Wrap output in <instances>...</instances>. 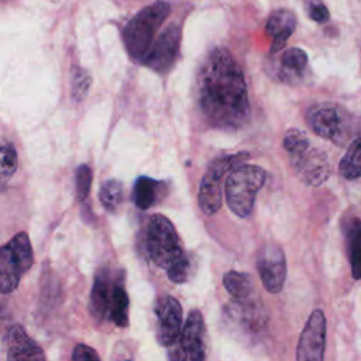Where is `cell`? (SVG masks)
Wrapping results in <instances>:
<instances>
[{"label":"cell","instance_id":"1","mask_svg":"<svg viewBox=\"0 0 361 361\" xmlns=\"http://www.w3.org/2000/svg\"><path fill=\"white\" fill-rule=\"evenodd\" d=\"M197 102L206 120L219 128H240L250 116L244 73L226 48H214L197 75Z\"/></svg>","mask_w":361,"mask_h":361},{"label":"cell","instance_id":"2","mask_svg":"<svg viewBox=\"0 0 361 361\" xmlns=\"http://www.w3.org/2000/svg\"><path fill=\"white\" fill-rule=\"evenodd\" d=\"M283 148L296 176L307 186L323 185L331 173L327 154L312 144L299 128H289L283 135Z\"/></svg>","mask_w":361,"mask_h":361},{"label":"cell","instance_id":"3","mask_svg":"<svg viewBox=\"0 0 361 361\" xmlns=\"http://www.w3.org/2000/svg\"><path fill=\"white\" fill-rule=\"evenodd\" d=\"M171 7L166 1H155L142 8L127 23L123 31V38L126 49L133 59L140 62L144 61Z\"/></svg>","mask_w":361,"mask_h":361},{"label":"cell","instance_id":"4","mask_svg":"<svg viewBox=\"0 0 361 361\" xmlns=\"http://www.w3.org/2000/svg\"><path fill=\"white\" fill-rule=\"evenodd\" d=\"M267 180V172L257 165L240 164L228 175L224 183L226 202L238 217H248L252 212L257 193Z\"/></svg>","mask_w":361,"mask_h":361},{"label":"cell","instance_id":"5","mask_svg":"<svg viewBox=\"0 0 361 361\" xmlns=\"http://www.w3.org/2000/svg\"><path fill=\"white\" fill-rule=\"evenodd\" d=\"M145 248L149 259L168 269L179 261L185 252L173 224L162 214H152L145 227Z\"/></svg>","mask_w":361,"mask_h":361},{"label":"cell","instance_id":"6","mask_svg":"<svg viewBox=\"0 0 361 361\" xmlns=\"http://www.w3.org/2000/svg\"><path fill=\"white\" fill-rule=\"evenodd\" d=\"M34 254L27 233L16 234L0 251V290L7 295L17 289L21 276L31 268Z\"/></svg>","mask_w":361,"mask_h":361},{"label":"cell","instance_id":"7","mask_svg":"<svg viewBox=\"0 0 361 361\" xmlns=\"http://www.w3.org/2000/svg\"><path fill=\"white\" fill-rule=\"evenodd\" d=\"M306 123L314 134L337 145H344L350 137V114L336 103L313 104L306 113Z\"/></svg>","mask_w":361,"mask_h":361},{"label":"cell","instance_id":"8","mask_svg":"<svg viewBox=\"0 0 361 361\" xmlns=\"http://www.w3.org/2000/svg\"><path fill=\"white\" fill-rule=\"evenodd\" d=\"M247 157L248 155L245 152L224 155L210 164L202 178L197 196L199 207L204 214L212 216L219 212L221 207V186L226 183L224 176L228 175L237 166V164Z\"/></svg>","mask_w":361,"mask_h":361},{"label":"cell","instance_id":"9","mask_svg":"<svg viewBox=\"0 0 361 361\" xmlns=\"http://www.w3.org/2000/svg\"><path fill=\"white\" fill-rule=\"evenodd\" d=\"M169 354L171 361H204V323L199 310H192L186 319L179 340Z\"/></svg>","mask_w":361,"mask_h":361},{"label":"cell","instance_id":"10","mask_svg":"<svg viewBox=\"0 0 361 361\" xmlns=\"http://www.w3.org/2000/svg\"><path fill=\"white\" fill-rule=\"evenodd\" d=\"M326 347V317L320 309L309 316L296 350V361H323Z\"/></svg>","mask_w":361,"mask_h":361},{"label":"cell","instance_id":"11","mask_svg":"<svg viewBox=\"0 0 361 361\" xmlns=\"http://www.w3.org/2000/svg\"><path fill=\"white\" fill-rule=\"evenodd\" d=\"M180 45V28L172 23L157 37L142 63L158 73H166L176 61Z\"/></svg>","mask_w":361,"mask_h":361},{"label":"cell","instance_id":"12","mask_svg":"<svg viewBox=\"0 0 361 361\" xmlns=\"http://www.w3.org/2000/svg\"><path fill=\"white\" fill-rule=\"evenodd\" d=\"M258 275L269 293H279L286 278V261L282 248L276 244L265 245L257 259Z\"/></svg>","mask_w":361,"mask_h":361},{"label":"cell","instance_id":"13","mask_svg":"<svg viewBox=\"0 0 361 361\" xmlns=\"http://www.w3.org/2000/svg\"><path fill=\"white\" fill-rule=\"evenodd\" d=\"M158 319V341L164 347L173 345L183 330L182 327V306L172 296H162L155 306Z\"/></svg>","mask_w":361,"mask_h":361},{"label":"cell","instance_id":"14","mask_svg":"<svg viewBox=\"0 0 361 361\" xmlns=\"http://www.w3.org/2000/svg\"><path fill=\"white\" fill-rule=\"evenodd\" d=\"M4 343L6 361H45L42 348L20 324H11L7 329Z\"/></svg>","mask_w":361,"mask_h":361},{"label":"cell","instance_id":"15","mask_svg":"<svg viewBox=\"0 0 361 361\" xmlns=\"http://www.w3.org/2000/svg\"><path fill=\"white\" fill-rule=\"evenodd\" d=\"M295 28H296V16L293 11L288 8H278L271 13L265 25V31L272 38L271 51L274 54L281 51L286 45Z\"/></svg>","mask_w":361,"mask_h":361},{"label":"cell","instance_id":"16","mask_svg":"<svg viewBox=\"0 0 361 361\" xmlns=\"http://www.w3.org/2000/svg\"><path fill=\"white\" fill-rule=\"evenodd\" d=\"M113 288H114V283H111L107 269L106 268L99 269L94 276V282L90 293V312L94 319L103 320L106 316H109Z\"/></svg>","mask_w":361,"mask_h":361},{"label":"cell","instance_id":"17","mask_svg":"<svg viewBox=\"0 0 361 361\" xmlns=\"http://www.w3.org/2000/svg\"><path fill=\"white\" fill-rule=\"evenodd\" d=\"M165 190L166 186L164 182L147 176H140L133 188V202L138 209L147 210L161 200V197L165 195Z\"/></svg>","mask_w":361,"mask_h":361},{"label":"cell","instance_id":"18","mask_svg":"<svg viewBox=\"0 0 361 361\" xmlns=\"http://www.w3.org/2000/svg\"><path fill=\"white\" fill-rule=\"evenodd\" d=\"M347 247L354 279H361V220L353 219L347 226Z\"/></svg>","mask_w":361,"mask_h":361},{"label":"cell","instance_id":"19","mask_svg":"<svg viewBox=\"0 0 361 361\" xmlns=\"http://www.w3.org/2000/svg\"><path fill=\"white\" fill-rule=\"evenodd\" d=\"M338 171L348 180L361 178V137L350 142L345 154L340 159Z\"/></svg>","mask_w":361,"mask_h":361},{"label":"cell","instance_id":"20","mask_svg":"<svg viewBox=\"0 0 361 361\" xmlns=\"http://www.w3.org/2000/svg\"><path fill=\"white\" fill-rule=\"evenodd\" d=\"M128 295L121 283H114L109 309L110 320L118 327L128 326Z\"/></svg>","mask_w":361,"mask_h":361},{"label":"cell","instance_id":"21","mask_svg":"<svg viewBox=\"0 0 361 361\" xmlns=\"http://www.w3.org/2000/svg\"><path fill=\"white\" fill-rule=\"evenodd\" d=\"M223 283H224L226 290L235 300L244 302L252 293V283L247 274H243L238 271H228L223 276Z\"/></svg>","mask_w":361,"mask_h":361},{"label":"cell","instance_id":"22","mask_svg":"<svg viewBox=\"0 0 361 361\" xmlns=\"http://www.w3.org/2000/svg\"><path fill=\"white\" fill-rule=\"evenodd\" d=\"M307 66V54L302 48H288L281 56L282 72L288 76H299Z\"/></svg>","mask_w":361,"mask_h":361},{"label":"cell","instance_id":"23","mask_svg":"<svg viewBox=\"0 0 361 361\" xmlns=\"http://www.w3.org/2000/svg\"><path fill=\"white\" fill-rule=\"evenodd\" d=\"M99 197L107 212H116L124 199V189L121 182L116 179H109L103 182V185L100 186Z\"/></svg>","mask_w":361,"mask_h":361},{"label":"cell","instance_id":"24","mask_svg":"<svg viewBox=\"0 0 361 361\" xmlns=\"http://www.w3.org/2000/svg\"><path fill=\"white\" fill-rule=\"evenodd\" d=\"M92 78L90 73L83 68H75L71 79V96L75 102H82L90 89Z\"/></svg>","mask_w":361,"mask_h":361},{"label":"cell","instance_id":"25","mask_svg":"<svg viewBox=\"0 0 361 361\" xmlns=\"http://www.w3.org/2000/svg\"><path fill=\"white\" fill-rule=\"evenodd\" d=\"M92 185V169L89 165H80L76 169L75 186H76V199L79 202H85L89 196Z\"/></svg>","mask_w":361,"mask_h":361},{"label":"cell","instance_id":"26","mask_svg":"<svg viewBox=\"0 0 361 361\" xmlns=\"http://www.w3.org/2000/svg\"><path fill=\"white\" fill-rule=\"evenodd\" d=\"M192 269V261L185 254L179 261H176L173 265H171L168 271V278L175 283H183L188 281Z\"/></svg>","mask_w":361,"mask_h":361},{"label":"cell","instance_id":"27","mask_svg":"<svg viewBox=\"0 0 361 361\" xmlns=\"http://www.w3.org/2000/svg\"><path fill=\"white\" fill-rule=\"evenodd\" d=\"M17 169V152L16 148L4 142L1 147V176L3 179H8L14 175Z\"/></svg>","mask_w":361,"mask_h":361},{"label":"cell","instance_id":"28","mask_svg":"<svg viewBox=\"0 0 361 361\" xmlns=\"http://www.w3.org/2000/svg\"><path fill=\"white\" fill-rule=\"evenodd\" d=\"M307 13L309 17L319 24H324L330 20V13L322 0H309Z\"/></svg>","mask_w":361,"mask_h":361},{"label":"cell","instance_id":"29","mask_svg":"<svg viewBox=\"0 0 361 361\" xmlns=\"http://www.w3.org/2000/svg\"><path fill=\"white\" fill-rule=\"evenodd\" d=\"M72 361H100L94 348L86 344H78L72 353Z\"/></svg>","mask_w":361,"mask_h":361},{"label":"cell","instance_id":"30","mask_svg":"<svg viewBox=\"0 0 361 361\" xmlns=\"http://www.w3.org/2000/svg\"><path fill=\"white\" fill-rule=\"evenodd\" d=\"M127 361H131V360H127Z\"/></svg>","mask_w":361,"mask_h":361}]
</instances>
